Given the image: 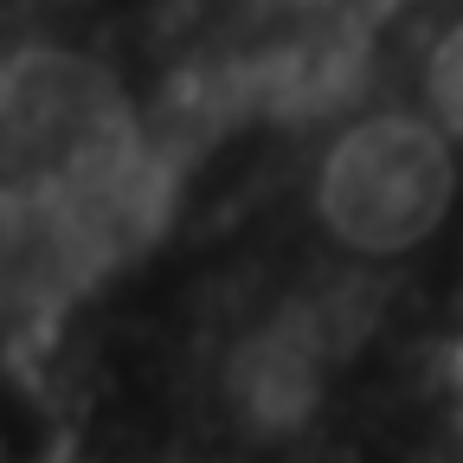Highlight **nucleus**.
Segmentation results:
<instances>
[{"label": "nucleus", "mask_w": 463, "mask_h": 463, "mask_svg": "<svg viewBox=\"0 0 463 463\" xmlns=\"http://www.w3.org/2000/svg\"><path fill=\"white\" fill-rule=\"evenodd\" d=\"M7 463H463V0H7Z\"/></svg>", "instance_id": "1"}]
</instances>
